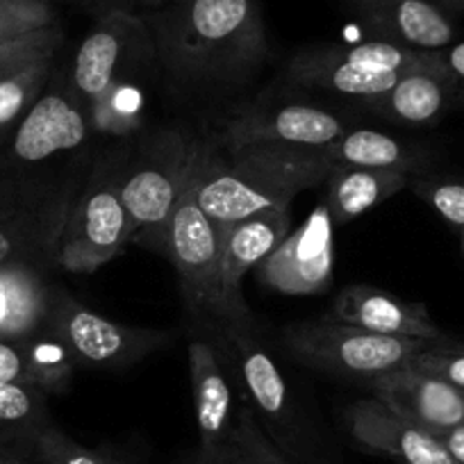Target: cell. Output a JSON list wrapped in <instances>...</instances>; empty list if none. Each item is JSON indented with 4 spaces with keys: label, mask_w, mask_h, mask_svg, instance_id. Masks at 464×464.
Here are the masks:
<instances>
[{
    "label": "cell",
    "mask_w": 464,
    "mask_h": 464,
    "mask_svg": "<svg viewBox=\"0 0 464 464\" xmlns=\"http://www.w3.org/2000/svg\"><path fill=\"white\" fill-rule=\"evenodd\" d=\"M146 25L155 57L178 82L235 84L269 57L257 0H169Z\"/></svg>",
    "instance_id": "obj_1"
},
{
    "label": "cell",
    "mask_w": 464,
    "mask_h": 464,
    "mask_svg": "<svg viewBox=\"0 0 464 464\" xmlns=\"http://www.w3.org/2000/svg\"><path fill=\"white\" fill-rule=\"evenodd\" d=\"M333 169L324 149L242 146L221 160L205 144L194 194L218 230H226L266 209L289 208L301 191L328 180Z\"/></svg>",
    "instance_id": "obj_2"
},
{
    "label": "cell",
    "mask_w": 464,
    "mask_h": 464,
    "mask_svg": "<svg viewBox=\"0 0 464 464\" xmlns=\"http://www.w3.org/2000/svg\"><path fill=\"white\" fill-rule=\"evenodd\" d=\"M209 328L230 360L244 403L266 437L296 464H342L325 428L251 324L209 321Z\"/></svg>",
    "instance_id": "obj_3"
},
{
    "label": "cell",
    "mask_w": 464,
    "mask_h": 464,
    "mask_svg": "<svg viewBox=\"0 0 464 464\" xmlns=\"http://www.w3.org/2000/svg\"><path fill=\"white\" fill-rule=\"evenodd\" d=\"M78 178L0 164V266L57 265Z\"/></svg>",
    "instance_id": "obj_4"
},
{
    "label": "cell",
    "mask_w": 464,
    "mask_h": 464,
    "mask_svg": "<svg viewBox=\"0 0 464 464\" xmlns=\"http://www.w3.org/2000/svg\"><path fill=\"white\" fill-rule=\"evenodd\" d=\"M203 146L205 141L180 130H164L150 137L137 158L123 162L119 185L130 218V242L162 248L169 218L194 180Z\"/></svg>",
    "instance_id": "obj_5"
},
{
    "label": "cell",
    "mask_w": 464,
    "mask_h": 464,
    "mask_svg": "<svg viewBox=\"0 0 464 464\" xmlns=\"http://www.w3.org/2000/svg\"><path fill=\"white\" fill-rule=\"evenodd\" d=\"M283 343L303 367L346 381L373 382L408 367L432 342L369 333L324 316L285 325Z\"/></svg>",
    "instance_id": "obj_6"
},
{
    "label": "cell",
    "mask_w": 464,
    "mask_h": 464,
    "mask_svg": "<svg viewBox=\"0 0 464 464\" xmlns=\"http://www.w3.org/2000/svg\"><path fill=\"white\" fill-rule=\"evenodd\" d=\"M130 239L119 171L101 160L75 196L57 248V266L69 274H93L121 256Z\"/></svg>",
    "instance_id": "obj_7"
},
{
    "label": "cell",
    "mask_w": 464,
    "mask_h": 464,
    "mask_svg": "<svg viewBox=\"0 0 464 464\" xmlns=\"http://www.w3.org/2000/svg\"><path fill=\"white\" fill-rule=\"evenodd\" d=\"M48 333L62 343L75 367L126 369L169 346L167 330L116 324L57 287Z\"/></svg>",
    "instance_id": "obj_8"
},
{
    "label": "cell",
    "mask_w": 464,
    "mask_h": 464,
    "mask_svg": "<svg viewBox=\"0 0 464 464\" xmlns=\"http://www.w3.org/2000/svg\"><path fill=\"white\" fill-rule=\"evenodd\" d=\"M194 180L169 218L160 251L171 260L176 269L187 307L198 319L221 321V298H218L221 232L196 200Z\"/></svg>",
    "instance_id": "obj_9"
},
{
    "label": "cell",
    "mask_w": 464,
    "mask_h": 464,
    "mask_svg": "<svg viewBox=\"0 0 464 464\" xmlns=\"http://www.w3.org/2000/svg\"><path fill=\"white\" fill-rule=\"evenodd\" d=\"M150 55H155V48L146 21L110 7L80 42L71 66V92L89 107L116 80L130 78Z\"/></svg>",
    "instance_id": "obj_10"
},
{
    "label": "cell",
    "mask_w": 464,
    "mask_h": 464,
    "mask_svg": "<svg viewBox=\"0 0 464 464\" xmlns=\"http://www.w3.org/2000/svg\"><path fill=\"white\" fill-rule=\"evenodd\" d=\"M89 132L92 121L82 101L69 84H51L7 140L0 141V164L42 167L55 155L82 146Z\"/></svg>",
    "instance_id": "obj_11"
},
{
    "label": "cell",
    "mask_w": 464,
    "mask_h": 464,
    "mask_svg": "<svg viewBox=\"0 0 464 464\" xmlns=\"http://www.w3.org/2000/svg\"><path fill=\"white\" fill-rule=\"evenodd\" d=\"M333 227L328 208L319 203L307 221L289 232L278 248L257 265V278L289 296L328 292L334 274Z\"/></svg>",
    "instance_id": "obj_12"
},
{
    "label": "cell",
    "mask_w": 464,
    "mask_h": 464,
    "mask_svg": "<svg viewBox=\"0 0 464 464\" xmlns=\"http://www.w3.org/2000/svg\"><path fill=\"white\" fill-rule=\"evenodd\" d=\"M348 130V119L325 107L307 102H285L276 107H256L232 116L218 132L230 149L242 146H298L324 149Z\"/></svg>",
    "instance_id": "obj_13"
},
{
    "label": "cell",
    "mask_w": 464,
    "mask_h": 464,
    "mask_svg": "<svg viewBox=\"0 0 464 464\" xmlns=\"http://www.w3.org/2000/svg\"><path fill=\"white\" fill-rule=\"evenodd\" d=\"M187 353L198 449L209 450L232 444L244 399L230 360L214 334L191 337Z\"/></svg>",
    "instance_id": "obj_14"
},
{
    "label": "cell",
    "mask_w": 464,
    "mask_h": 464,
    "mask_svg": "<svg viewBox=\"0 0 464 464\" xmlns=\"http://www.w3.org/2000/svg\"><path fill=\"white\" fill-rule=\"evenodd\" d=\"M292 227L289 208L266 212L232 223L221 232V266H218V298L221 321L226 324H251V310L242 296V280L251 269H257L265 257L278 248Z\"/></svg>",
    "instance_id": "obj_15"
},
{
    "label": "cell",
    "mask_w": 464,
    "mask_h": 464,
    "mask_svg": "<svg viewBox=\"0 0 464 464\" xmlns=\"http://www.w3.org/2000/svg\"><path fill=\"white\" fill-rule=\"evenodd\" d=\"M343 423L353 441L399 464H458L440 435L410 421L376 396L348 405Z\"/></svg>",
    "instance_id": "obj_16"
},
{
    "label": "cell",
    "mask_w": 464,
    "mask_h": 464,
    "mask_svg": "<svg viewBox=\"0 0 464 464\" xmlns=\"http://www.w3.org/2000/svg\"><path fill=\"white\" fill-rule=\"evenodd\" d=\"M328 316L369 333L392 334V337L428 339V342L446 339L423 303L403 301L372 285L343 287L333 301Z\"/></svg>",
    "instance_id": "obj_17"
},
{
    "label": "cell",
    "mask_w": 464,
    "mask_h": 464,
    "mask_svg": "<svg viewBox=\"0 0 464 464\" xmlns=\"http://www.w3.org/2000/svg\"><path fill=\"white\" fill-rule=\"evenodd\" d=\"M373 396L435 435L464 423V390L403 367L372 382Z\"/></svg>",
    "instance_id": "obj_18"
},
{
    "label": "cell",
    "mask_w": 464,
    "mask_h": 464,
    "mask_svg": "<svg viewBox=\"0 0 464 464\" xmlns=\"http://www.w3.org/2000/svg\"><path fill=\"white\" fill-rule=\"evenodd\" d=\"M353 10L378 42H390L410 51L437 53L449 48L455 39L453 21L444 5L435 0H387Z\"/></svg>",
    "instance_id": "obj_19"
},
{
    "label": "cell",
    "mask_w": 464,
    "mask_h": 464,
    "mask_svg": "<svg viewBox=\"0 0 464 464\" xmlns=\"http://www.w3.org/2000/svg\"><path fill=\"white\" fill-rule=\"evenodd\" d=\"M405 73H376L342 60L334 44L310 46L298 51L287 66V78L294 84L337 96L360 98L369 102L390 92Z\"/></svg>",
    "instance_id": "obj_20"
},
{
    "label": "cell",
    "mask_w": 464,
    "mask_h": 464,
    "mask_svg": "<svg viewBox=\"0 0 464 464\" xmlns=\"http://www.w3.org/2000/svg\"><path fill=\"white\" fill-rule=\"evenodd\" d=\"M55 292L44 266H0V337L33 339L48 333Z\"/></svg>",
    "instance_id": "obj_21"
},
{
    "label": "cell",
    "mask_w": 464,
    "mask_h": 464,
    "mask_svg": "<svg viewBox=\"0 0 464 464\" xmlns=\"http://www.w3.org/2000/svg\"><path fill=\"white\" fill-rule=\"evenodd\" d=\"M458 84L444 69V64L405 73L394 87L382 96L367 102L369 110L382 119L403 126H430L449 110Z\"/></svg>",
    "instance_id": "obj_22"
},
{
    "label": "cell",
    "mask_w": 464,
    "mask_h": 464,
    "mask_svg": "<svg viewBox=\"0 0 464 464\" xmlns=\"http://www.w3.org/2000/svg\"><path fill=\"white\" fill-rule=\"evenodd\" d=\"M75 364L51 333L33 339L0 337V385L28 382L46 394L69 390Z\"/></svg>",
    "instance_id": "obj_23"
},
{
    "label": "cell",
    "mask_w": 464,
    "mask_h": 464,
    "mask_svg": "<svg viewBox=\"0 0 464 464\" xmlns=\"http://www.w3.org/2000/svg\"><path fill=\"white\" fill-rule=\"evenodd\" d=\"M414 176L390 169H355L334 167L328 176L325 208L330 212L333 226H343L362 217L376 205L399 194L410 185Z\"/></svg>",
    "instance_id": "obj_24"
},
{
    "label": "cell",
    "mask_w": 464,
    "mask_h": 464,
    "mask_svg": "<svg viewBox=\"0 0 464 464\" xmlns=\"http://www.w3.org/2000/svg\"><path fill=\"white\" fill-rule=\"evenodd\" d=\"M324 153L333 167L390 169L410 176H417L426 167V160L417 149L385 132L364 130V128L360 130L348 128L333 144L324 146Z\"/></svg>",
    "instance_id": "obj_25"
},
{
    "label": "cell",
    "mask_w": 464,
    "mask_h": 464,
    "mask_svg": "<svg viewBox=\"0 0 464 464\" xmlns=\"http://www.w3.org/2000/svg\"><path fill=\"white\" fill-rule=\"evenodd\" d=\"M48 396L42 387L28 382L0 385V444L28 450L30 441L53 423Z\"/></svg>",
    "instance_id": "obj_26"
},
{
    "label": "cell",
    "mask_w": 464,
    "mask_h": 464,
    "mask_svg": "<svg viewBox=\"0 0 464 464\" xmlns=\"http://www.w3.org/2000/svg\"><path fill=\"white\" fill-rule=\"evenodd\" d=\"M53 60L44 57L0 82V140L10 135L53 78Z\"/></svg>",
    "instance_id": "obj_27"
},
{
    "label": "cell",
    "mask_w": 464,
    "mask_h": 464,
    "mask_svg": "<svg viewBox=\"0 0 464 464\" xmlns=\"http://www.w3.org/2000/svg\"><path fill=\"white\" fill-rule=\"evenodd\" d=\"M92 128L105 132H128L137 126L141 111V93L128 78L116 80L102 96L87 107Z\"/></svg>",
    "instance_id": "obj_28"
},
{
    "label": "cell",
    "mask_w": 464,
    "mask_h": 464,
    "mask_svg": "<svg viewBox=\"0 0 464 464\" xmlns=\"http://www.w3.org/2000/svg\"><path fill=\"white\" fill-rule=\"evenodd\" d=\"M28 450L37 464H121L101 450L78 444L53 423L30 441Z\"/></svg>",
    "instance_id": "obj_29"
},
{
    "label": "cell",
    "mask_w": 464,
    "mask_h": 464,
    "mask_svg": "<svg viewBox=\"0 0 464 464\" xmlns=\"http://www.w3.org/2000/svg\"><path fill=\"white\" fill-rule=\"evenodd\" d=\"M60 44V25L37 30V33L10 39V42H0V82L10 78V75L19 73L25 66L44 60V57H55Z\"/></svg>",
    "instance_id": "obj_30"
},
{
    "label": "cell",
    "mask_w": 464,
    "mask_h": 464,
    "mask_svg": "<svg viewBox=\"0 0 464 464\" xmlns=\"http://www.w3.org/2000/svg\"><path fill=\"white\" fill-rule=\"evenodd\" d=\"M53 25H57V14L51 3L0 0V42H10Z\"/></svg>",
    "instance_id": "obj_31"
},
{
    "label": "cell",
    "mask_w": 464,
    "mask_h": 464,
    "mask_svg": "<svg viewBox=\"0 0 464 464\" xmlns=\"http://www.w3.org/2000/svg\"><path fill=\"white\" fill-rule=\"evenodd\" d=\"M408 367L464 390V343L449 342V339L432 342L410 360Z\"/></svg>",
    "instance_id": "obj_32"
},
{
    "label": "cell",
    "mask_w": 464,
    "mask_h": 464,
    "mask_svg": "<svg viewBox=\"0 0 464 464\" xmlns=\"http://www.w3.org/2000/svg\"><path fill=\"white\" fill-rule=\"evenodd\" d=\"M232 441L237 444L246 464H296L266 437L246 403H242V410H239V421Z\"/></svg>",
    "instance_id": "obj_33"
},
{
    "label": "cell",
    "mask_w": 464,
    "mask_h": 464,
    "mask_svg": "<svg viewBox=\"0 0 464 464\" xmlns=\"http://www.w3.org/2000/svg\"><path fill=\"white\" fill-rule=\"evenodd\" d=\"M414 191L440 214L444 221L464 232V182L444 178H419Z\"/></svg>",
    "instance_id": "obj_34"
},
{
    "label": "cell",
    "mask_w": 464,
    "mask_h": 464,
    "mask_svg": "<svg viewBox=\"0 0 464 464\" xmlns=\"http://www.w3.org/2000/svg\"><path fill=\"white\" fill-rule=\"evenodd\" d=\"M185 464H246L244 462L242 453H239L237 444L218 446V449H198Z\"/></svg>",
    "instance_id": "obj_35"
},
{
    "label": "cell",
    "mask_w": 464,
    "mask_h": 464,
    "mask_svg": "<svg viewBox=\"0 0 464 464\" xmlns=\"http://www.w3.org/2000/svg\"><path fill=\"white\" fill-rule=\"evenodd\" d=\"M441 64L449 71L455 84H464V42L450 44L449 48L440 51Z\"/></svg>",
    "instance_id": "obj_36"
},
{
    "label": "cell",
    "mask_w": 464,
    "mask_h": 464,
    "mask_svg": "<svg viewBox=\"0 0 464 464\" xmlns=\"http://www.w3.org/2000/svg\"><path fill=\"white\" fill-rule=\"evenodd\" d=\"M440 440L444 441V446L449 449L450 458L458 464H464V423L462 426H455L450 430L441 432Z\"/></svg>",
    "instance_id": "obj_37"
},
{
    "label": "cell",
    "mask_w": 464,
    "mask_h": 464,
    "mask_svg": "<svg viewBox=\"0 0 464 464\" xmlns=\"http://www.w3.org/2000/svg\"><path fill=\"white\" fill-rule=\"evenodd\" d=\"M0 464H33V455L21 446L0 444Z\"/></svg>",
    "instance_id": "obj_38"
},
{
    "label": "cell",
    "mask_w": 464,
    "mask_h": 464,
    "mask_svg": "<svg viewBox=\"0 0 464 464\" xmlns=\"http://www.w3.org/2000/svg\"><path fill=\"white\" fill-rule=\"evenodd\" d=\"M440 5L449 7V10H459V12H464V0H440Z\"/></svg>",
    "instance_id": "obj_39"
},
{
    "label": "cell",
    "mask_w": 464,
    "mask_h": 464,
    "mask_svg": "<svg viewBox=\"0 0 464 464\" xmlns=\"http://www.w3.org/2000/svg\"><path fill=\"white\" fill-rule=\"evenodd\" d=\"M346 3L351 7H360V5H372V3H387V0H346ZM435 3H440V0H435Z\"/></svg>",
    "instance_id": "obj_40"
},
{
    "label": "cell",
    "mask_w": 464,
    "mask_h": 464,
    "mask_svg": "<svg viewBox=\"0 0 464 464\" xmlns=\"http://www.w3.org/2000/svg\"><path fill=\"white\" fill-rule=\"evenodd\" d=\"M135 3H141V5H149V7H158V5H164L167 0H135Z\"/></svg>",
    "instance_id": "obj_41"
},
{
    "label": "cell",
    "mask_w": 464,
    "mask_h": 464,
    "mask_svg": "<svg viewBox=\"0 0 464 464\" xmlns=\"http://www.w3.org/2000/svg\"><path fill=\"white\" fill-rule=\"evenodd\" d=\"M459 242H462V253H464V232H459Z\"/></svg>",
    "instance_id": "obj_42"
},
{
    "label": "cell",
    "mask_w": 464,
    "mask_h": 464,
    "mask_svg": "<svg viewBox=\"0 0 464 464\" xmlns=\"http://www.w3.org/2000/svg\"><path fill=\"white\" fill-rule=\"evenodd\" d=\"M37 3H51V5H53V3H55V0H37Z\"/></svg>",
    "instance_id": "obj_43"
}]
</instances>
